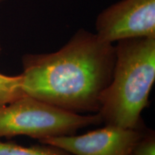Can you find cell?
<instances>
[{"mask_svg": "<svg viewBox=\"0 0 155 155\" xmlns=\"http://www.w3.org/2000/svg\"><path fill=\"white\" fill-rule=\"evenodd\" d=\"M22 63L25 94L73 113L96 114L113 75L115 46L81 29L58 51L25 54Z\"/></svg>", "mask_w": 155, "mask_h": 155, "instance_id": "6da1fadb", "label": "cell"}, {"mask_svg": "<svg viewBox=\"0 0 155 155\" xmlns=\"http://www.w3.org/2000/svg\"><path fill=\"white\" fill-rule=\"evenodd\" d=\"M155 81V38L120 40L115 46L111 82L100 97L98 114L106 125L140 129Z\"/></svg>", "mask_w": 155, "mask_h": 155, "instance_id": "7a4b0ae2", "label": "cell"}, {"mask_svg": "<svg viewBox=\"0 0 155 155\" xmlns=\"http://www.w3.org/2000/svg\"><path fill=\"white\" fill-rule=\"evenodd\" d=\"M1 52H2V46H1V44H0V54H1Z\"/></svg>", "mask_w": 155, "mask_h": 155, "instance_id": "9c48e42d", "label": "cell"}, {"mask_svg": "<svg viewBox=\"0 0 155 155\" xmlns=\"http://www.w3.org/2000/svg\"><path fill=\"white\" fill-rule=\"evenodd\" d=\"M143 134L141 128L106 125L81 135L52 137L39 142L56 147L73 155H130Z\"/></svg>", "mask_w": 155, "mask_h": 155, "instance_id": "5b68a950", "label": "cell"}, {"mask_svg": "<svg viewBox=\"0 0 155 155\" xmlns=\"http://www.w3.org/2000/svg\"><path fill=\"white\" fill-rule=\"evenodd\" d=\"M130 155H155V134L149 129L134 147Z\"/></svg>", "mask_w": 155, "mask_h": 155, "instance_id": "ba28073f", "label": "cell"}, {"mask_svg": "<svg viewBox=\"0 0 155 155\" xmlns=\"http://www.w3.org/2000/svg\"><path fill=\"white\" fill-rule=\"evenodd\" d=\"M25 94L22 75H7L0 73V106L17 99Z\"/></svg>", "mask_w": 155, "mask_h": 155, "instance_id": "52a82bcc", "label": "cell"}, {"mask_svg": "<svg viewBox=\"0 0 155 155\" xmlns=\"http://www.w3.org/2000/svg\"><path fill=\"white\" fill-rule=\"evenodd\" d=\"M0 155H73L61 149L42 144L22 146L13 142L0 141Z\"/></svg>", "mask_w": 155, "mask_h": 155, "instance_id": "8992f818", "label": "cell"}, {"mask_svg": "<svg viewBox=\"0 0 155 155\" xmlns=\"http://www.w3.org/2000/svg\"><path fill=\"white\" fill-rule=\"evenodd\" d=\"M96 35L104 42L155 38V0H121L104 9L96 20Z\"/></svg>", "mask_w": 155, "mask_h": 155, "instance_id": "277c9868", "label": "cell"}, {"mask_svg": "<svg viewBox=\"0 0 155 155\" xmlns=\"http://www.w3.org/2000/svg\"><path fill=\"white\" fill-rule=\"evenodd\" d=\"M4 1H5V0H0V3H2V2H3Z\"/></svg>", "mask_w": 155, "mask_h": 155, "instance_id": "30bf717a", "label": "cell"}, {"mask_svg": "<svg viewBox=\"0 0 155 155\" xmlns=\"http://www.w3.org/2000/svg\"><path fill=\"white\" fill-rule=\"evenodd\" d=\"M102 123L98 113H73L28 95L0 106V138L28 136L40 141Z\"/></svg>", "mask_w": 155, "mask_h": 155, "instance_id": "3957f363", "label": "cell"}]
</instances>
